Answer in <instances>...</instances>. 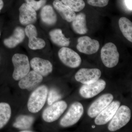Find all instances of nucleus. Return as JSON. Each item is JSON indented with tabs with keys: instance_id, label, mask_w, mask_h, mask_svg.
<instances>
[{
	"instance_id": "obj_1",
	"label": "nucleus",
	"mask_w": 132,
	"mask_h": 132,
	"mask_svg": "<svg viewBox=\"0 0 132 132\" xmlns=\"http://www.w3.org/2000/svg\"><path fill=\"white\" fill-rule=\"evenodd\" d=\"M48 90L45 85L37 88L32 92L28 102V108L32 113H36L44 106L47 98Z\"/></svg>"
},
{
	"instance_id": "obj_2",
	"label": "nucleus",
	"mask_w": 132,
	"mask_h": 132,
	"mask_svg": "<svg viewBox=\"0 0 132 132\" xmlns=\"http://www.w3.org/2000/svg\"><path fill=\"white\" fill-rule=\"evenodd\" d=\"M12 61L14 66L13 78L15 80H20L30 71L28 57L25 54H15L12 57Z\"/></svg>"
},
{
	"instance_id": "obj_3",
	"label": "nucleus",
	"mask_w": 132,
	"mask_h": 132,
	"mask_svg": "<svg viewBox=\"0 0 132 132\" xmlns=\"http://www.w3.org/2000/svg\"><path fill=\"white\" fill-rule=\"evenodd\" d=\"M131 118V111L128 107L119 106L108 125V130L115 131L120 129L129 122Z\"/></svg>"
},
{
	"instance_id": "obj_4",
	"label": "nucleus",
	"mask_w": 132,
	"mask_h": 132,
	"mask_svg": "<svg viewBox=\"0 0 132 132\" xmlns=\"http://www.w3.org/2000/svg\"><path fill=\"white\" fill-rule=\"evenodd\" d=\"M101 60L104 65L112 68L117 65L119 59V54L114 43L109 42L104 45L101 51Z\"/></svg>"
},
{
	"instance_id": "obj_5",
	"label": "nucleus",
	"mask_w": 132,
	"mask_h": 132,
	"mask_svg": "<svg viewBox=\"0 0 132 132\" xmlns=\"http://www.w3.org/2000/svg\"><path fill=\"white\" fill-rule=\"evenodd\" d=\"M84 112V108L81 104L75 102L71 105L68 111L60 121L62 127H67L75 125L79 121Z\"/></svg>"
},
{
	"instance_id": "obj_6",
	"label": "nucleus",
	"mask_w": 132,
	"mask_h": 132,
	"mask_svg": "<svg viewBox=\"0 0 132 132\" xmlns=\"http://www.w3.org/2000/svg\"><path fill=\"white\" fill-rule=\"evenodd\" d=\"M67 107V104L64 101L56 102L43 111V119L48 123L57 120L61 116Z\"/></svg>"
},
{
	"instance_id": "obj_7",
	"label": "nucleus",
	"mask_w": 132,
	"mask_h": 132,
	"mask_svg": "<svg viewBox=\"0 0 132 132\" xmlns=\"http://www.w3.org/2000/svg\"><path fill=\"white\" fill-rule=\"evenodd\" d=\"M58 55L62 62L69 67L76 68L81 64V59L80 55L69 48H61L59 50Z\"/></svg>"
},
{
	"instance_id": "obj_8",
	"label": "nucleus",
	"mask_w": 132,
	"mask_h": 132,
	"mask_svg": "<svg viewBox=\"0 0 132 132\" xmlns=\"http://www.w3.org/2000/svg\"><path fill=\"white\" fill-rule=\"evenodd\" d=\"M113 99L110 93L102 95L91 105L88 111V114L91 118H95L101 111L108 106Z\"/></svg>"
},
{
	"instance_id": "obj_9",
	"label": "nucleus",
	"mask_w": 132,
	"mask_h": 132,
	"mask_svg": "<svg viewBox=\"0 0 132 132\" xmlns=\"http://www.w3.org/2000/svg\"><path fill=\"white\" fill-rule=\"evenodd\" d=\"M101 75V72L98 69H80L75 75V79L84 85L89 84L98 80Z\"/></svg>"
},
{
	"instance_id": "obj_10",
	"label": "nucleus",
	"mask_w": 132,
	"mask_h": 132,
	"mask_svg": "<svg viewBox=\"0 0 132 132\" xmlns=\"http://www.w3.org/2000/svg\"><path fill=\"white\" fill-rule=\"evenodd\" d=\"M100 45L97 40L85 36L78 39L76 48L79 52L82 53L91 55L95 53L100 48Z\"/></svg>"
},
{
	"instance_id": "obj_11",
	"label": "nucleus",
	"mask_w": 132,
	"mask_h": 132,
	"mask_svg": "<svg viewBox=\"0 0 132 132\" xmlns=\"http://www.w3.org/2000/svg\"><path fill=\"white\" fill-rule=\"evenodd\" d=\"M106 82L104 80L98 79L95 82L83 85L80 88L79 93L85 98H90L99 94L105 88Z\"/></svg>"
},
{
	"instance_id": "obj_12",
	"label": "nucleus",
	"mask_w": 132,
	"mask_h": 132,
	"mask_svg": "<svg viewBox=\"0 0 132 132\" xmlns=\"http://www.w3.org/2000/svg\"><path fill=\"white\" fill-rule=\"evenodd\" d=\"M119 101L111 102L108 106L101 111L96 117L95 123L96 125H103L106 124L112 119L120 106Z\"/></svg>"
},
{
	"instance_id": "obj_13",
	"label": "nucleus",
	"mask_w": 132,
	"mask_h": 132,
	"mask_svg": "<svg viewBox=\"0 0 132 132\" xmlns=\"http://www.w3.org/2000/svg\"><path fill=\"white\" fill-rule=\"evenodd\" d=\"M30 64L33 70L43 77L47 76L53 71V65L47 60L39 57H35L31 60Z\"/></svg>"
},
{
	"instance_id": "obj_14",
	"label": "nucleus",
	"mask_w": 132,
	"mask_h": 132,
	"mask_svg": "<svg viewBox=\"0 0 132 132\" xmlns=\"http://www.w3.org/2000/svg\"><path fill=\"white\" fill-rule=\"evenodd\" d=\"M19 20L22 25L32 24L36 21L37 14L36 10L27 3L22 4L19 8Z\"/></svg>"
},
{
	"instance_id": "obj_15",
	"label": "nucleus",
	"mask_w": 132,
	"mask_h": 132,
	"mask_svg": "<svg viewBox=\"0 0 132 132\" xmlns=\"http://www.w3.org/2000/svg\"><path fill=\"white\" fill-rule=\"evenodd\" d=\"M43 79L42 76L33 71H29L19 81V86L22 89H28L41 82Z\"/></svg>"
},
{
	"instance_id": "obj_16",
	"label": "nucleus",
	"mask_w": 132,
	"mask_h": 132,
	"mask_svg": "<svg viewBox=\"0 0 132 132\" xmlns=\"http://www.w3.org/2000/svg\"><path fill=\"white\" fill-rule=\"evenodd\" d=\"M55 9L60 15L62 18L68 22H72L75 18V12L64 4L61 1L55 0L53 3Z\"/></svg>"
},
{
	"instance_id": "obj_17",
	"label": "nucleus",
	"mask_w": 132,
	"mask_h": 132,
	"mask_svg": "<svg viewBox=\"0 0 132 132\" xmlns=\"http://www.w3.org/2000/svg\"><path fill=\"white\" fill-rule=\"evenodd\" d=\"M25 37L24 29L20 27H17L14 31L13 35L4 40V45L9 48H13L21 43Z\"/></svg>"
},
{
	"instance_id": "obj_18",
	"label": "nucleus",
	"mask_w": 132,
	"mask_h": 132,
	"mask_svg": "<svg viewBox=\"0 0 132 132\" xmlns=\"http://www.w3.org/2000/svg\"><path fill=\"white\" fill-rule=\"evenodd\" d=\"M72 26L74 31L79 35H84L88 31L87 26L86 15L81 13L76 15L75 18L72 22Z\"/></svg>"
},
{
	"instance_id": "obj_19",
	"label": "nucleus",
	"mask_w": 132,
	"mask_h": 132,
	"mask_svg": "<svg viewBox=\"0 0 132 132\" xmlns=\"http://www.w3.org/2000/svg\"><path fill=\"white\" fill-rule=\"evenodd\" d=\"M42 20L49 26L54 25L57 20V15L52 6L47 5L43 7L40 13Z\"/></svg>"
},
{
	"instance_id": "obj_20",
	"label": "nucleus",
	"mask_w": 132,
	"mask_h": 132,
	"mask_svg": "<svg viewBox=\"0 0 132 132\" xmlns=\"http://www.w3.org/2000/svg\"><path fill=\"white\" fill-rule=\"evenodd\" d=\"M51 40L55 45L62 47H67L70 45L69 39L66 38L60 29H55L50 32Z\"/></svg>"
},
{
	"instance_id": "obj_21",
	"label": "nucleus",
	"mask_w": 132,
	"mask_h": 132,
	"mask_svg": "<svg viewBox=\"0 0 132 132\" xmlns=\"http://www.w3.org/2000/svg\"><path fill=\"white\" fill-rule=\"evenodd\" d=\"M119 25L121 31L124 37L130 42H132V23L125 17L120 18L119 21Z\"/></svg>"
},
{
	"instance_id": "obj_22",
	"label": "nucleus",
	"mask_w": 132,
	"mask_h": 132,
	"mask_svg": "<svg viewBox=\"0 0 132 132\" xmlns=\"http://www.w3.org/2000/svg\"><path fill=\"white\" fill-rule=\"evenodd\" d=\"M34 118L30 116L22 115L16 118L13 126L20 130H26L29 129L32 126Z\"/></svg>"
},
{
	"instance_id": "obj_23",
	"label": "nucleus",
	"mask_w": 132,
	"mask_h": 132,
	"mask_svg": "<svg viewBox=\"0 0 132 132\" xmlns=\"http://www.w3.org/2000/svg\"><path fill=\"white\" fill-rule=\"evenodd\" d=\"M11 114L12 110L9 104L6 102L0 103V129L7 125Z\"/></svg>"
},
{
	"instance_id": "obj_24",
	"label": "nucleus",
	"mask_w": 132,
	"mask_h": 132,
	"mask_svg": "<svg viewBox=\"0 0 132 132\" xmlns=\"http://www.w3.org/2000/svg\"><path fill=\"white\" fill-rule=\"evenodd\" d=\"M61 2L75 12H80L85 6L83 0H61Z\"/></svg>"
},
{
	"instance_id": "obj_25",
	"label": "nucleus",
	"mask_w": 132,
	"mask_h": 132,
	"mask_svg": "<svg viewBox=\"0 0 132 132\" xmlns=\"http://www.w3.org/2000/svg\"><path fill=\"white\" fill-rule=\"evenodd\" d=\"M46 46V43L44 40L34 36L29 38L28 46L30 49L36 50L43 48Z\"/></svg>"
},
{
	"instance_id": "obj_26",
	"label": "nucleus",
	"mask_w": 132,
	"mask_h": 132,
	"mask_svg": "<svg viewBox=\"0 0 132 132\" xmlns=\"http://www.w3.org/2000/svg\"><path fill=\"white\" fill-rule=\"evenodd\" d=\"M61 95L56 89H52L50 91L47 98V103L48 105H51L61 99Z\"/></svg>"
},
{
	"instance_id": "obj_27",
	"label": "nucleus",
	"mask_w": 132,
	"mask_h": 132,
	"mask_svg": "<svg viewBox=\"0 0 132 132\" xmlns=\"http://www.w3.org/2000/svg\"><path fill=\"white\" fill-rule=\"evenodd\" d=\"M26 3L34 9L36 11L38 10L44 5L46 3V0H40L36 1L35 0H25Z\"/></svg>"
},
{
	"instance_id": "obj_28",
	"label": "nucleus",
	"mask_w": 132,
	"mask_h": 132,
	"mask_svg": "<svg viewBox=\"0 0 132 132\" xmlns=\"http://www.w3.org/2000/svg\"><path fill=\"white\" fill-rule=\"evenodd\" d=\"M25 32L28 38L38 36V32L36 27L32 24L27 25L25 29Z\"/></svg>"
},
{
	"instance_id": "obj_29",
	"label": "nucleus",
	"mask_w": 132,
	"mask_h": 132,
	"mask_svg": "<svg viewBox=\"0 0 132 132\" xmlns=\"http://www.w3.org/2000/svg\"><path fill=\"white\" fill-rule=\"evenodd\" d=\"M109 0H87L89 5L93 6L103 7L108 5Z\"/></svg>"
},
{
	"instance_id": "obj_30",
	"label": "nucleus",
	"mask_w": 132,
	"mask_h": 132,
	"mask_svg": "<svg viewBox=\"0 0 132 132\" xmlns=\"http://www.w3.org/2000/svg\"><path fill=\"white\" fill-rule=\"evenodd\" d=\"M125 5L130 11H132V0H125Z\"/></svg>"
},
{
	"instance_id": "obj_31",
	"label": "nucleus",
	"mask_w": 132,
	"mask_h": 132,
	"mask_svg": "<svg viewBox=\"0 0 132 132\" xmlns=\"http://www.w3.org/2000/svg\"><path fill=\"white\" fill-rule=\"evenodd\" d=\"M3 5H4V3H3V0H0V12L3 7Z\"/></svg>"
},
{
	"instance_id": "obj_32",
	"label": "nucleus",
	"mask_w": 132,
	"mask_h": 132,
	"mask_svg": "<svg viewBox=\"0 0 132 132\" xmlns=\"http://www.w3.org/2000/svg\"><path fill=\"white\" fill-rule=\"evenodd\" d=\"M21 132H32V131H30V130H23V131H21Z\"/></svg>"
},
{
	"instance_id": "obj_33",
	"label": "nucleus",
	"mask_w": 132,
	"mask_h": 132,
	"mask_svg": "<svg viewBox=\"0 0 132 132\" xmlns=\"http://www.w3.org/2000/svg\"><path fill=\"white\" fill-rule=\"evenodd\" d=\"M92 127L93 128H94L95 127V126H92Z\"/></svg>"
},
{
	"instance_id": "obj_34",
	"label": "nucleus",
	"mask_w": 132,
	"mask_h": 132,
	"mask_svg": "<svg viewBox=\"0 0 132 132\" xmlns=\"http://www.w3.org/2000/svg\"><path fill=\"white\" fill-rule=\"evenodd\" d=\"M0 35H1V33H0Z\"/></svg>"
}]
</instances>
